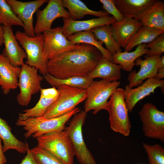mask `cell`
<instances>
[{
	"instance_id": "1",
	"label": "cell",
	"mask_w": 164,
	"mask_h": 164,
	"mask_svg": "<svg viewBox=\"0 0 164 164\" xmlns=\"http://www.w3.org/2000/svg\"><path fill=\"white\" fill-rule=\"evenodd\" d=\"M102 57L95 46L82 43L75 49L61 53L47 61V72L56 78L87 77Z\"/></svg>"
},
{
	"instance_id": "2",
	"label": "cell",
	"mask_w": 164,
	"mask_h": 164,
	"mask_svg": "<svg viewBox=\"0 0 164 164\" xmlns=\"http://www.w3.org/2000/svg\"><path fill=\"white\" fill-rule=\"evenodd\" d=\"M80 111L76 108L71 111L61 116L46 118L43 117L31 118L25 120H17L16 125L23 127L26 132L24 136L26 138L30 137L36 138L46 133L64 130L67 121L75 114Z\"/></svg>"
},
{
	"instance_id": "3",
	"label": "cell",
	"mask_w": 164,
	"mask_h": 164,
	"mask_svg": "<svg viewBox=\"0 0 164 164\" xmlns=\"http://www.w3.org/2000/svg\"><path fill=\"white\" fill-rule=\"evenodd\" d=\"M37 146L53 155L64 164H73L74 150L66 130L48 133L36 138Z\"/></svg>"
},
{
	"instance_id": "4",
	"label": "cell",
	"mask_w": 164,
	"mask_h": 164,
	"mask_svg": "<svg viewBox=\"0 0 164 164\" xmlns=\"http://www.w3.org/2000/svg\"><path fill=\"white\" fill-rule=\"evenodd\" d=\"M124 89L117 88L110 97L105 110L109 114L111 129L125 136L129 135L131 125L125 101Z\"/></svg>"
},
{
	"instance_id": "5",
	"label": "cell",
	"mask_w": 164,
	"mask_h": 164,
	"mask_svg": "<svg viewBox=\"0 0 164 164\" xmlns=\"http://www.w3.org/2000/svg\"><path fill=\"white\" fill-rule=\"evenodd\" d=\"M57 88L59 96L47 109L42 116L44 118H50L64 115L74 109L87 98L86 89L64 85Z\"/></svg>"
},
{
	"instance_id": "6",
	"label": "cell",
	"mask_w": 164,
	"mask_h": 164,
	"mask_svg": "<svg viewBox=\"0 0 164 164\" xmlns=\"http://www.w3.org/2000/svg\"><path fill=\"white\" fill-rule=\"evenodd\" d=\"M15 36L25 50L27 56L26 63L36 68L40 73L45 75L47 73L46 65L48 60L44 51L43 33L32 37L27 36L24 32L18 31Z\"/></svg>"
},
{
	"instance_id": "7",
	"label": "cell",
	"mask_w": 164,
	"mask_h": 164,
	"mask_svg": "<svg viewBox=\"0 0 164 164\" xmlns=\"http://www.w3.org/2000/svg\"><path fill=\"white\" fill-rule=\"evenodd\" d=\"M87 113L80 111L74 114L65 129L67 132L73 147L75 155L80 164H97L84 142L82 132Z\"/></svg>"
},
{
	"instance_id": "8",
	"label": "cell",
	"mask_w": 164,
	"mask_h": 164,
	"mask_svg": "<svg viewBox=\"0 0 164 164\" xmlns=\"http://www.w3.org/2000/svg\"><path fill=\"white\" fill-rule=\"evenodd\" d=\"M118 81L108 82L104 80L93 81L86 89L84 111L87 113L93 110L96 114L105 110L108 100L120 85Z\"/></svg>"
},
{
	"instance_id": "9",
	"label": "cell",
	"mask_w": 164,
	"mask_h": 164,
	"mask_svg": "<svg viewBox=\"0 0 164 164\" xmlns=\"http://www.w3.org/2000/svg\"><path fill=\"white\" fill-rule=\"evenodd\" d=\"M18 84L20 92L16 97L18 104L27 106L32 95L40 91L41 82L43 78L38 73V70L24 63L21 66Z\"/></svg>"
},
{
	"instance_id": "10",
	"label": "cell",
	"mask_w": 164,
	"mask_h": 164,
	"mask_svg": "<svg viewBox=\"0 0 164 164\" xmlns=\"http://www.w3.org/2000/svg\"><path fill=\"white\" fill-rule=\"evenodd\" d=\"M145 135L164 142V112L150 103L143 104L139 112Z\"/></svg>"
},
{
	"instance_id": "11",
	"label": "cell",
	"mask_w": 164,
	"mask_h": 164,
	"mask_svg": "<svg viewBox=\"0 0 164 164\" xmlns=\"http://www.w3.org/2000/svg\"><path fill=\"white\" fill-rule=\"evenodd\" d=\"M44 48L48 60L60 54L78 47L80 44H74L63 34L61 27L44 31Z\"/></svg>"
},
{
	"instance_id": "12",
	"label": "cell",
	"mask_w": 164,
	"mask_h": 164,
	"mask_svg": "<svg viewBox=\"0 0 164 164\" xmlns=\"http://www.w3.org/2000/svg\"><path fill=\"white\" fill-rule=\"evenodd\" d=\"M36 21L34 27L36 35L51 29L54 21L59 18L70 19L69 12L63 6L61 0H50L46 6L36 12Z\"/></svg>"
},
{
	"instance_id": "13",
	"label": "cell",
	"mask_w": 164,
	"mask_h": 164,
	"mask_svg": "<svg viewBox=\"0 0 164 164\" xmlns=\"http://www.w3.org/2000/svg\"><path fill=\"white\" fill-rule=\"evenodd\" d=\"M13 12L23 22L24 32L27 36L33 37L36 35L33 26V15L48 0H36L23 2L16 0H6Z\"/></svg>"
},
{
	"instance_id": "14",
	"label": "cell",
	"mask_w": 164,
	"mask_h": 164,
	"mask_svg": "<svg viewBox=\"0 0 164 164\" xmlns=\"http://www.w3.org/2000/svg\"><path fill=\"white\" fill-rule=\"evenodd\" d=\"M160 87L164 90V80H158L155 77L148 79L144 83L132 89L128 85L124 90L125 102L129 112H131L136 104L146 97L153 93L155 90Z\"/></svg>"
},
{
	"instance_id": "15",
	"label": "cell",
	"mask_w": 164,
	"mask_h": 164,
	"mask_svg": "<svg viewBox=\"0 0 164 164\" xmlns=\"http://www.w3.org/2000/svg\"><path fill=\"white\" fill-rule=\"evenodd\" d=\"M160 56L158 55L145 56L144 60L141 57L137 59L135 61V65L140 66V69L138 72L135 70L130 72L127 79L129 87L132 88L138 87L145 80L154 77L158 71V61Z\"/></svg>"
},
{
	"instance_id": "16",
	"label": "cell",
	"mask_w": 164,
	"mask_h": 164,
	"mask_svg": "<svg viewBox=\"0 0 164 164\" xmlns=\"http://www.w3.org/2000/svg\"><path fill=\"white\" fill-rule=\"evenodd\" d=\"M113 37L119 47L125 48L132 36L142 26L141 22L132 18L124 17L110 25Z\"/></svg>"
},
{
	"instance_id": "17",
	"label": "cell",
	"mask_w": 164,
	"mask_h": 164,
	"mask_svg": "<svg viewBox=\"0 0 164 164\" xmlns=\"http://www.w3.org/2000/svg\"><path fill=\"white\" fill-rule=\"evenodd\" d=\"M39 100L32 108L26 109L19 114L17 120L23 121L31 118L42 117L47 109L57 99L59 92L56 87L41 88Z\"/></svg>"
},
{
	"instance_id": "18",
	"label": "cell",
	"mask_w": 164,
	"mask_h": 164,
	"mask_svg": "<svg viewBox=\"0 0 164 164\" xmlns=\"http://www.w3.org/2000/svg\"><path fill=\"white\" fill-rule=\"evenodd\" d=\"M63 19V25L61 27L62 31L66 38L77 32L90 30L102 25H111L116 22L115 19L110 15L83 21L74 20L66 18Z\"/></svg>"
},
{
	"instance_id": "19",
	"label": "cell",
	"mask_w": 164,
	"mask_h": 164,
	"mask_svg": "<svg viewBox=\"0 0 164 164\" xmlns=\"http://www.w3.org/2000/svg\"><path fill=\"white\" fill-rule=\"evenodd\" d=\"M2 26L5 45L2 54L12 66L15 67L21 66L24 63V59L26 58V53L19 46L11 27Z\"/></svg>"
},
{
	"instance_id": "20",
	"label": "cell",
	"mask_w": 164,
	"mask_h": 164,
	"mask_svg": "<svg viewBox=\"0 0 164 164\" xmlns=\"http://www.w3.org/2000/svg\"><path fill=\"white\" fill-rule=\"evenodd\" d=\"M21 68L14 67L2 54H0V86L4 94L18 87V78Z\"/></svg>"
},
{
	"instance_id": "21",
	"label": "cell",
	"mask_w": 164,
	"mask_h": 164,
	"mask_svg": "<svg viewBox=\"0 0 164 164\" xmlns=\"http://www.w3.org/2000/svg\"><path fill=\"white\" fill-rule=\"evenodd\" d=\"M121 65L115 64L102 57L95 68L87 77L93 79L100 78L108 82L116 81L121 78Z\"/></svg>"
},
{
	"instance_id": "22",
	"label": "cell",
	"mask_w": 164,
	"mask_h": 164,
	"mask_svg": "<svg viewBox=\"0 0 164 164\" xmlns=\"http://www.w3.org/2000/svg\"><path fill=\"white\" fill-rule=\"evenodd\" d=\"M139 21L143 26L164 31V2L156 0L143 13Z\"/></svg>"
},
{
	"instance_id": "23",
	"label": "cell",
	"mask_w": 164,
	"mask_h": 164,
	"mask_svg": "<svg viewBox=\"0 0 164 164\" xmlns=\"http://www.w3.org/2000/svg\"><path fill=\"white\" fill-rule=\"evenodd\" d=\"M156 0H114L115 6L124 17L138 20L144 11Z\"/></svg>"
},
{
	"instance_id": "24",
	"label": "cell",
	"mask_w": 164,
	"mask_h": 164,
	"mask_svg": "<svg viewBox=\"0 0 164 164\" xmlns=\"http://www.w3.org/2000/svg\"><path fill=\"white\" fill-rule=\"evenodd\" d=\"M0 137L3 143V151L4 153L9 150H16L21 153H26L29 148L27 143L18 139L11 132V128L6 121L0 117Z\"/></svg>"
},
{
	"instance_id": "25",
	"label": "cell",
	"mask_w": 164,
	"mask_h": 164,
	"mask_svg": "<svg viewBox=\"0 0 164 164\" xmlns=\"http://www.w3.org/2000/svg\"><path fill=\"white\" fill-rule=\"evenodd\" d=\"M149 50L146 44H143L137 46L135 50L132 52H116L112 55L113 63L121 65L123 70L131 72L135 65L136 60L146 54Z\"/></svg>"
},
{
	"instance_id": "26",
	"label": "cell",
	"mask_w": 164,
	"mask_h": 164,
	"mask_svg": "<svg viewBox=\"0 0 164 164\" xmlns=\"http://www.w3.org/2000/svg\"><path fill=\"white\" fill-rule=\"evenodd\" d=\"M62 4L67 9L70 19L76 20L83 18L86 15H89L98 18L109 16L110 14L105 11H96L92 10L80 0H62Z\"/></svg>"
},
{
	"instance_id": "27",
	"label": "cell",
	"mask_w": 164,
	"mask_h": 164,
	"mask_svg": "<svg viewBox=\"0 0 164 164\" xmlns=\"http://www.w3.org/2000/svg\"><path fill=\"white\" fill-rule=\"evenodd\" d=\"M67 38L74 44L84 43L95 46L100 52L103 57L108 59L113 63L112 55L103 47V43L97 39L91 30L77 32L69 36Z\"/></svg>"
},
{
	"instance_id": "28",
	"label": "cell",
	"mask_w": 164,
	"mask_h": 164,
	"mask_svg": "<svg viewBox=\"0 0 164 164\" xmlns=\"http://www.w3.org/2000/svg\"><path fill=\"white\" fill-rule=\"evenodd\" d=\"M164 33V31L154 28L142 26L132 36L124 49L129 52L136 46L149 43L156 38Z\"/></svg>"
},
{
	"instance_id": "29",
	"label": "cell",
	"mask_w": 164,
	"mask_h": 164,
	"mask_svg": "<svg viewBox=\"0 0 164 164\" xmlns=\"http://www.w3.org/2000/svg\"><path fill=\"white\" fill-rule=\"evenodd\" d=\"M43 76L50 85L56 87L64 85L86 90L94 81L93 79L87 77L74 76L63 79H59L48 73Z\"/></svg>"
},
{
	"instance_id": "30",
	"label": "cell",
	"mask_w": 164,
	"mask_h": 164,
	"mask_svg": "<svg viewBox=\"0 0 164 164\" xmlns=\"http://www.w3.org/2000/svg\"><path fill=\"white\" fill-rule=\"evenodd\" d=\"M91 31L97 40L104 43L106 49L112 56L122 50L114 40L112 33L111 26L106 25L95 27Z\"/></svg>"
},
{
	"instance_id": "31",
	"label": "cell",
	"mask_w": 164,
	"mask_h": 164,
	"mask_svg": "<svg viewBox=\"0 0 164 164\" xmlns=\"http://www.w3.org/2000/svg\"><path fill=\"white\" fill-rule=\"evenodd\" d=\"M0 22L5 27L24 26L23 22L5 0H0Z\"/></svg>"
},
{
	"instance_id": "32",
	"label": "cell",
	"mask_w": 164,
	"mask_h": 164,
	"mask_svg": "<svg viewBox=\"0 0 164 164\" xmlns=\"http://www.w3.org/2000/svg\"><path fill=\"white\" fill-rule=\"evenodd\" d=\"M142 144L147 154L149 164H164V148L162 146L158 144Z\"/></svg>"
},
{
	"instance_id": "33",
	"label": "cell",
	"mask_w": 164,
	"mask_h": 164,
	"mask_svg": "<svg viewBox=\"0 0 164 164\" xmlns=\"http://www.w3.org/2000/svg\"><path fill=\"white\" fill-rule=\"evenodd\" d=\"M30 150L38 164H64L50 153L37 146Z\"/></svg>"
},
{
	"instance_id": "34",
	"label": "cell",
	"mask_w": 164,
	"mask_h": 164,
	"mask_svg": "<svg viewBox=\"0 0 164 164\" xmlns=\"http://www.w3.org/2000/svg\"><path fill=\"white\" fill-rule=\"evenodd\" d=\"M146 46L149 50L145 56L162 55L164 52V33L146 44Z\"/></svg>"
},
{
	"instance_id": "35",
	"label": "cell",
	"mask_w": 164,
	"mask_h": 164,
	"mask_svg": "<svg viewBox=\"0 0 164 164\" xmlns=\"http://www.w3.org/2000/svg\"><path fill=\"white\" fill-rule=\"evenodd\" d=\"M100 2L102 4V7L104 11L111 15L116 22L123 19L124 17L116 7L114 0H100Z\"/></svg>"
},
{
	"instance_id": "36",
	"label": "cell",
	"mask_w": 164,
	"mask_h": 164,
	"mask_svg": "<svg viewBox=\"0 0 164 164\" xmlns=\"http://www.w3.org/2000/svg\"><path fill=\"white\" fill-rule=\"evenodd\" d=\"M26 153V155L22 160L20 164H38L29 148L28 149Z\"/></svg>"
},
{
	"instance_id": "37",
	"label": "cell",
	"mask_w": 164,
	"mask_h": 164,
	"mask_svg": "<svg viewBox=\"0 0 164 164\" xmlns=\"http://www.w3.org/2000/svg\"><path fill=\"white\" fill-rule=\"evenodd\" d=\"M2 139L0 137V164H5L7 163V159L3 151L2 145Z\"/></svg>"
},
{
	"instance_id": "38",
	"label": "cell",
	"mask_w": 164,
	"mask_h": 164,
	"mask_svg": "<svg viewBox=\"0 0 164 164\" xmlns=\"http://www.w3.org/2000/svg\"><path fill=\"white\" fill-rule=\"evenodd\" d=\"M158 80H161L164 77V69H159L157 74L154 77Z\"/></svg>"
},
{
	"instance_id": "39",
	"label": "cell",
	"mask_w": 164,
	"mask_h": 164,
	"mask_svg": "<svg viewBox=\"0 0 164 164\" xmlns=\"http://www.w3.org/2000/svg\"><path fill=\"white\" fill-rule=\"evenodd\" d=\"M159 69H164V56L162 55L159 58L158 61Z\"/></svg>"
},
{
	"instance_id": "40",
	"label": "cell",
	"mask_w": 164,
	"mask_h": 164,
	"mask_svg": "<svg viewBox=\"0 0 164 164\" xmlns=\"http://www.w3.org/2000/svg\"><path fill=\"white\" fill-rule=\"evenodd\" d=\"M1 24L0 22V47L2 45L4 42L3 29V26L1 25Z\"/></svg>"
}]
</instances>
